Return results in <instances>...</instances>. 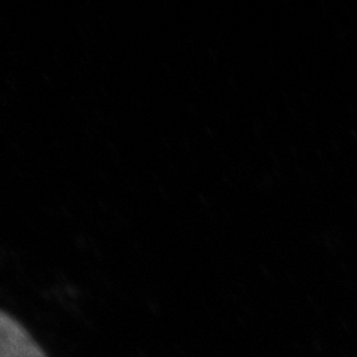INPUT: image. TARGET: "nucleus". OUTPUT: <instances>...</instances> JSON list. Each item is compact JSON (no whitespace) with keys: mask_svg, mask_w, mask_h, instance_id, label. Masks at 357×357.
<instances>
[{"mask_svg":"<svg viewBox=\"0 0 357 357\" xmlns=\"http://www.w3.org/2000/svg\"><path fill=\"white\" fill-rule=\"evenodd\" d=\"M0 357H47L20 323L0 311Z\"/></svg>","mask_w":357,"mask_h":357,"instance_id":"nucleus-1","label":"nucleus"}]
</instances>
